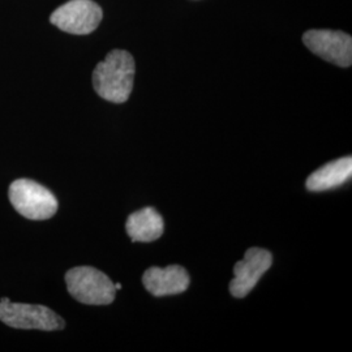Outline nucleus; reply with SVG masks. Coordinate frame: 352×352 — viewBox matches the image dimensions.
Segmentation results:
<instances>
[{
	"mask_svg": "<svg viewBox=\"0 0 352 352\" xmlns=\"http://www.w3.org/2000/svg\"><path fill=\"white\" fill-rule=\"evenodd\" d=\"M164 218L154 208H144L131 214L126 219V234L133 243H151L164 234Z\"/></svg>",
	"mask_w": 352,
	"mask_h": 352,
	"instance_id": "obj_9",
	"label": "nucleus"
},
{
	"mask_svg": "<svg viewBox=\"0 0 352 352\" xmlns=\"http://www.w3.org/2000/svg\"><path fill=\"white\" fill-rule=\"evenodd\" d=\"M102 17L101 7L93 0H69L52 12L50 21L65 33L84 36L98 28Z\"/></svg>",
	"mask_w": 352,
	"mask_h": 352,
	"instance_id": "obj_5",
	"label": "nucleus"
},
{
	"mask_svg": "<svg viewBox=\"0 0 352 352\" xmlns=\"http://www.w3.org/2000/svg\"><path fill=\"white\" fill-rule=\"evenodd\" d=\"M113 286H115L116 291H118V289H122V285H120V283H113Z\"/></svg>",
	"mask_w": 352,
	"mask_h": 352,
	"instance_id": "obj_11",
	"label": "nucleus"
},
{
	"mask_svg": "<svg viewBox=\"0 0 352 352\" xmlns=\"http://www.w3.org/2000/svg\"><path fill=\"white\" fill-rule=\"evenodd\" d=\"M273 264L272 253L263 248H250L241 261L234 266L235 278L230 282V292L234 298L243 299Z\"/></svg>",
	"mask_w": 352,
	"mask_h": 352,
	"instance_id": "obj_7",
	"label": "nucleus"
},
{
	"mask_svg": "<svg viewBox=\"0 0 352 352\" xmlns=\"http://www.w3.org/2000/svg\"><path fill=\"white\" fill-rule=\"evenodd\" d=\"M189 282L188 272L180 265H170L164 269L153 266L142 276L145 289L157 298L182 294L188 289Z\"/></svg>",
	"mask_w": 352,
	"mask_h": 352,
	"instance_id": "obj_8",
	"label": "nucleus"
},
{
	"mask_svg": "<svg viewBox=\"0 0 352 352\" xmlns=\"http://www.w3.org/2000/svg\"><path fill=\"white\" fill-rule=\"evenodd\" d=\"M68 292L77 302L88 305H107L115 300L113 280L101 270L91 266H77L67 272Z\"/></svg>",
	"mask_w": 352,
	"mask_h": 352,
	"instance_id": "obj_2",
	"label": "nucleus"
},
{
	"mask_svg": "<svg viewBox=\"0 0 352 352\" xmlns=\"http://www.w3.org/2000/svg\"><path fill=\"white\" fill-rule=\"evenodd\" d=\"M0 321L13 329H37L45 331L62 330L63 318L50 308L38 304L12 302L8 298L0 300Z\"/></svg>",
	"mask_w": 352,
	"mask_h": 352,
	"instance_id": "obj_4",
	"label": "nucleus"
},
{
	"mask_svg": "<svg viewBox=\"0 0 352 352\" xmlns=\"http://www.w3.org/2000/svg\"><path fill=\"white\" fill-rule=\"evenodd\" d=\"M352 175V158L343 157L331 161L316 170L307 179V188L311 192H324L344 184Z\"/></svg>",
	"mask_w": 352,
	"mask_h": 352,
	"instance_id": "obj_10",
	"label": "nucleus"
},
{
	"mask_svg": "<svg viewBox=\"0 0 352 352\" xmlns=\"http://www.w3.org/2000/svg\"><path fill=\"white\" fill-rule=\"evenodd\" d=\"M136 64L124 50H113L93 72V87L97 94L113 103L128 101L135 81Z\"/></svg>",
	"mask_w": 352,
	"mask_h": 352,
	"instance_id": "obj_1",
	"label": "nucleus"
},
{
	"mask_svg": "<svg viewBox=\"0 0 352 352\" xmlns=\"http://www.w3.org/2000/svg\"><path fill=\"white\" fill-rule=\"evenodd\" d=\"M8 196L16 212L32 221L50 219L58 212V200L52 192L30 179L14 180Z\"/></svg>",
	"mask_w": 352,
	"mask_h": 352,
	"instance_id": "obj_3",
	"label": "nucleus"
},
{
	"mask_svg": "<svg viewBox=\"0 0 352 352\" xmlns=\"http://www.w3.org/2000/svg\"><path fill=\"white\" fill-rule=\"evenodd\" d=\"M304 45L329 63L347 68L352 64V38L340 30H308L302 36Z\"/></svg>",
	"mask_w": 352,
	"mask_h": 352,
	"instance_id": "obj_6",
	"label": "nucleus"
}]
</instances>
